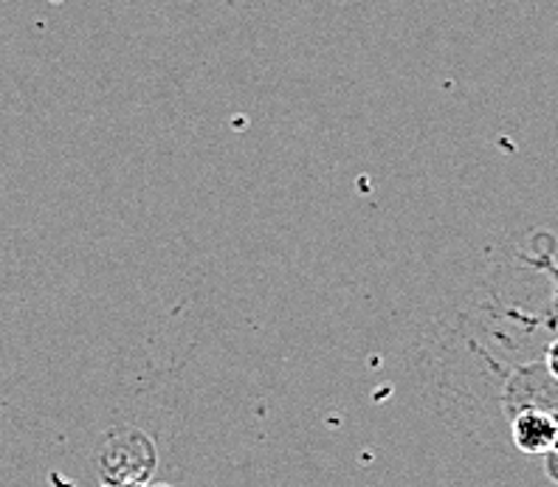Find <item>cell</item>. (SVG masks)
<instances>
[{"label": "cell", "instance_id": "obj_1", "mask_svg": "<svg viewBox=\"0 0 558 487\" xmlns=\"http://www.w3.org/2000/svg\"><path fill=\"white\" fill-rule=\"evenodd\" d=\"M556 440V414L524 409L513 419V442L524 453H550Z\"/></svg>", "mask_w": 558, "mask_h": 487}, {"label": "cell", "instance_id": "obj_2", "mask_svg": "<svg viewBox=\"0 0 558 487\" xmlns=\"http://www.w3.org/2000/svg\"><path fill=\"white\" fill-rule=\"evenodd\" d=\"M547 369H550L553 378L558 380V339L553 341L550 350H547Z\"/></svg>", "mask_w": 558, "mask_h": 487}, {"label": "cell", "instance_id": "obj_3", "mask_svg": "<svg viewBox=\"0 0 558 487\" xmlns=\"http://www.w3.org/2000/svg\"><path fill=\"white\" fill-rule=\"evenodd\" d=\"M547 474L558 482V453H547Z\"/></svg>", "mask_w": 558, "mask_h": 487}, {"label": "cell", "instance_id": "obj_4", "mask_svg": "<svg viewBox=\"0 0 558 487\" xmlns=\"http://www.w3.org/2000/svg\"><path fill=\"white\" fill-rule=\"evenodd\" d=\"M553 453H558V414H556V440H553V448H550Z\"/></svg>", "mask_w": 558, "mask_h": 487}]
</instances>
